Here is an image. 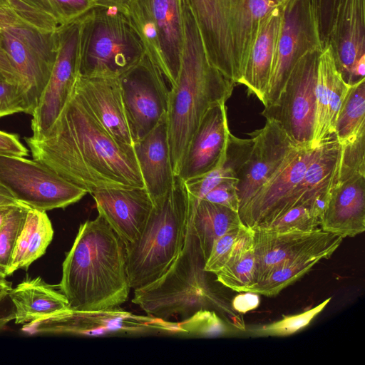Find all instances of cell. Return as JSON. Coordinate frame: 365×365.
Listing matches in <instances>:
<instances>
[{
    "label": "cell",
    "mask_w": 365,
    "mask_h": 365,
    "mask_svg": "<svg viewBox=\"0 0 365 365\" xmlns=\"http://www.w3.org/2000/svg\"><path fill=\"white\" fill-rule=\"evenodd\" d=\"M34 160L88 193L145 187L133 146L118 143L86 106L74 86L41 139L25 138Z\"/></svg>",
    "instance_id": "cell-1"
},
{
    "label": "cell",
    "mask_w": 365,
    "mask_h": 365,
    "mask_svg": "<svg viewBox=\"0 0 365 365\" xmlns=\"http://www.w3.org/2000/svg\"><path fill=\"white\" fill-rule=\"evenodd\" d=\"M58 287L76 310L115 308L127 301L131 288L125 245L99 215L80 225Z\"/></svg>",
    "instance_id": "cell-2"
},
{
    "label": "cell",
    "mask_w": 365,
    "mask_h": 365,
    "mask_svg": "<svg viewBox=\"0 0 365 365\" xmlns=\"http://www.w3.org/2000/svg\"><path fill=\"white\" fill-rule=\"evenodd\" d=\"M183 47L175 83L168 94L166 123L173 172L178 175L189 142L207 110L230 98L235 83L208 60L187 0H181Z\"/></svg>",
    "instance_id": "cell-3"
},
{
    "label": "cell",
    "mask_w": 365,
    "mask_h": 365,
    "mask_svg": "<svg viewBox=\"0 0 365 365\" xmlns=\"http://www.w3.org/2000/svg\"><path fill=\"white\" fill-rule=\"evenodd\" d=\"M210 62L240 84L262 21L274 0H187Z\"/></svg>",
    "instance_id": "cell-4"
},
{
    "label": "cell",
    "mask_w": 365,
    "mask_h": 365,
    "mask_svg": "<svg viewBox=\"0 0 365 365\" xmlns=\"http://www.w3.org/2000/svg\"><path fill=\"white\" fill-rule=\"evenodd\" d=\"M153 203L140 235L125 246L128 277L133 289L163 275L185 242L190 211L184 182L176 175L170 190Z\"/></svg>",
    "instance_id": "cell-5"
},
{
    "label": "cell",
    "mask_w": 365,
    "mask_h": 365,
    "mask_svg": "<svg viewBox=\"0 0 365 365\" xmlns=\"http://www.w3.org/2000/svg\"><path fill=\"white\" fill-rule=\"evenodd\" d=\"M78 75L119 76L145 55L128 13L94 6L78 19Z\"/></svg>",
    "instance_id": "cell-6"
},
{
    "label": "cell",
    "mask_w": 365,
    "mask_h": 365,
    "mask_svg": "<svg viewBox=\"0 0 365 365\" xmlns=\"http://www.w3.org/2000/svg\"><path fill=\"white\" fill-rule=\"evenodd\" d=\"M203 257L190 219L183 247L166 272L154 282L134 289L132 302L148 316L168 320L185 318L214 301L204 270Z\"/></svg>",
    "instance_id": "cell-7"
},
{
    "label": "cell",
    "mask_w": 365,
    "mask_h": 365,
    "mask_svg": "<svg viewBox=\"0 0 365 365\" xmlns=\"http://www.w3.org/2000/svg\"><path fill=\"white\" fill-rule=\"evenodd\" d=\"M29 334H68L89 336L163 334L186 336L180 322L126 312L119 307L101 310L70 307L23 324Z\"/></svg>",
    "instance_id": "cell-8"
},
{
    "label": "cell",
    "mask_w": 365,
    "mask_h": 365,
    "mask_svg": "<svg viewBox=\"0 0 365 365\" xmlns=\"http://www.w3.org/2000/svg\"><path fill=\"white\" fill-rule=\"evenodd\" d=\"M128 15L145 54L170 86L178 76L183 47L181 0H133Z\"/></svg>",
    "instance_id": "cell-9"
},
{
    "label": "cell",
    "mask_w": 365,
    "mask_h": 365,
    "mask_svg": "<svg viewBox=\"0 0 365 365\" xmlns=\"http://www.w3.org/2000/svg\"><path fill=\"white\" fill-rule=\"evenodd\" d=\"M322 48L309 52L297 62L276 101L262 112L266 120L277 123L297 147H312L317 70Z\"/></svg>",
    "instance_id": "cell-10"
},
{
    "label": "cell",
    "mask_w": 365,
    "mask_h": 365,
    "mask_svg": "<svg viewBox=\"0 0 365 365\" xmlns=\"http://www.w3.org/2000/svg\"><path fill=\"white\" fill-rule=\"evenodd\" d=\"M0 183L31 208H65L88 192L43 164L24 157L0 154Z\"/></svg>",
    "instance_id": "cell-11"
},
{
    "label": "cell",
    "mask_w": 365,
    "mask_h": 365,
    "mask_svg": "<svg viewBox=\"0 0 365 365\" xmlns=\"http://www.w3.org/2000/svg\"><path fill=\"white\" fill-rule=\"evenodd\" d=\"M0 44L17 72L27 113L32 115L48 81L57 52V31L45 32L22 24L0 32Z\"/></svg>",
    "instance_id": "cell-12"
},
{
    "label": "cell",
    "mask_w": 365,
    "mask_h": 365,
    "mask_svg": "<svg viewBox=\"0 0 365 365\" xmlns=\"http://www.w3.org/2000/svg\"><path fill=\"white\" fill-rule=\"evenodd\" d=\"M322 47L312 1L283 2L276 56L264 107L276 101L297 62L309 52Z\"/></svg>",
    "instance_id": "cell-13"
},
{
    "label": "cell",
    "mask_w": 365,
    "mask_h": 365,
    "mask_svg": "<svg viewBox=\"0 0 365 365\" xmlns=\"http://www.w3.org/2000/svg\"><path fill=\"white\" fill-rule=\"evenodd\" d=\"M118 78L134 143L153 129L166 115L170 88L165 76L145 53Z\"/></svg>",
    "instance_id": "cell-14"
},
{
    "label": "cell",
    "mask_w": 365,
    "mask_h": 365,
    "mask_svg": "<svg viewBox=\"0 0 365 365\" xmlns=\"http://www.w3.org/2000/svg\"><path fill=\"white\" fill-rule=\"evenodd\" d=\"M78 19L57 31V52L48 81L33 113L31 130L41 139L66 103L78 74Z\"/></svg>",
    "instance_id": "cell-15"
},
{
    "label": "cell",
    "mask_w": 365,
    "mask_h": 365,
    "mask_svg": "<svg viewBox=\"0 0 365 365\" xmlns=\"http://www.w3.org/2000/svg\"><path fill=\"white\" fill-rule=\"evenodd\" d=\"M252 229L257 283L275 268L302 256L325 255L331 257L343 240L321 228L309 232Z\"/></svg>",
    "instance_id": "cell-16"
},
{
    "label": "cell",
    "mask_w": 365,
    "mask_h": 365,
    "mask_svg": "<svg viewBox=\"0 0 365 365\" xmlns=\"http://www.w3.org/2000/svg\"><path fill=\"white\" fill-rule=\"evenodd\" d=\"M249 135L253 140L252 147L237 178L239 210L298 148L282 127L272 120H266L263 128Z\"/></svg>",
    "instance_id": "cell-17"
},
{
    "label": "cell",
    "mask_w": 365,
    "mask_h": 365,
    "mask_svg": "<svg viewBox=\"0 0 365 365\" xmlns=\"http://www.w3.org/2000/svg\"><path fill=\"white\" fill-rule=\"evenodd\" d=\"M317 148L298 147L272 178L255 192L238 210L244 225L264 228L278 218L283 202L302 178Z\"/></svg>",
    "instance_id": "cell-18"
},
{
    "label": "cell",
    "mask_w": 365,
    "mask_h": 365,
    "mask_svg": "<svg viewBox=\"0 0 365 365\" xmlns=\"http://www.w3.org/2000/svg\"><path fill=\"white\" fill-rule=\"evenodd\" d=\"M327 45L347 84L365 78V0L340 1Z\"/></svg>",
    "instance_id": "cell-19"
},
{
    "label": "cell",
    "mask_w": 365,
    "mask_h": 365,
    "mask_svg": "<svg viewBox=\"0 0 365 365\" xmlns=\"http://www.w3.org/2000/svg\"><path fill=\"white\" fill-rule=\"evenodd\" d=\"M341 150L335 135L317 146L302 178L283 202L278 218L298 205L310 207L322 217L330 192L337 183Z\"/></svg>",
    "instance_id": "cell-20"
},
{
    "label": "cell",
    "mask_w": 365,
    "mask_h": 365,
    "mask_svg": "<svg viewBox=\"0 0 365 365\" xmlns=\"http://www.w3.org/2000/svg\"><path fill=\"white\" fill-rule=\"evenodd\" d=\"M230 133L225 102L216 103L193 133L177 176L185 181L215 169L224 155Z\"/></svg>",
    "instance_id": "cell-21"
},
{
    "label": "cell",
    "mask_w": 365,
    "mask_h": 365,
    "mask_svg": "<svg viewBox=\"0 0 365 365\" xmlns=\"http://www.w3.org/2000/svg\"><path fill=\"white\" fill-rule=\"evenodd\" d=\"M74 88L108 133L120 145L133 147L118 77L78 74Z\"/></svg>",
    "instance_id": "cell-22"
},
{
    "label": "cell",
    "mask_w": 365,
    "mask_h": 365,
    "mask_svg": "<svg viewBox=\"0 0 365 365\" xmlns=\"http://www.w3.org/2000/svg\"><path fill=\"white\" fill-rule=\"evenodd\" d=\"M98 215L110 225L125 245L140 235L153 208L145 187L102 188L91 193Z\"/></svg>",
    "instance_id": "cell-23"
},
{
    "label": "cell",
    "mask_w": 365,
    "mask_h": 365,
    "mask_svg": "<svg viewBox=\"0 0 365 365\" xmlns=\"http://www.w3.org/2000/svg\"><path fill=\"white\" fill-rule=\"evenodd\" d=\"M320 228L342 238L364 232L365 175L334 185L322 215Z\"/></svg>",
    "instance_id": "cell-24"
},
{
    "label": "cell",
    "mask_w": 365,
    "mask_h": 365,
    "mask_svg": "<svg viewBox=\"0 0 365 365\" xmlns=\"http://www.w3.org/2000/svg\"><path fill=\"white\" fill-rule=\"evenodd\" d=\"M133 146L144 187L152 201L164 196L176 176L171 163L166 115Z\"/></svg>",
    "instance_id": "cell-25"
},
{
    "label": "cell",
    "mask_w": 365,
    "mask_h": 365,
    "mask_svg": "<svg viewBox=\"0 0 365 365\" xmlns=\"http://www.w3.org/2000/svg\"><path fill=\"white\" fill-rule=\"evenodd\" d=\"M282 4L272 9L262 21L240 81L263 105L276 56Z\"/></svg>",
    "instance_id": "cell-26"
},
{
    "label": "cell",
    "mask_w": 365,
    "mask_h": 365,
    "mask_svg": "<svg viewBox=\"0 0 365 365\" xmlns=\"http://www.w3.org/2000/svg\"><path fill=\"white\" fill-rule=\"evenodd\" d=\"M9 296L17 324L34 322L69 307L59 288L46 283L40 277L19 284L10 290Z\"/></svg>",
    "instance_id": "cell-27"
},
{
    "label": "cell",
    "mask_w": 365,
    "mask_h": 365,
    "mask_svg": "<svg viewBox=\"0 0 365 365\" xmlns=\"http://www.w3.org/2000/svg\"><path fill=\"white\" fill-rule=\"evenodd\" d=\"M253 140L239 138L230 133L224 155L218 165L210 172L184 182L189 209H193L205 195L225 180H236L237 174L247 160Z\"/></svg>",
    "instance_id": "cell-28"
},
{
    "label": "cell",
    "mask_w": 365,
    "mask_h": 365,
    "mask_svg": "<svg viewBox=\"0 0 365 365\" xmlns=\"http://www.w3.org/2000/svg\"><path fill=\"white\" fill-rule=\"evenodd\" d=\"M53 236V230L46 211L30 207L6 269L7 276L17 269H27L43 255Z\"/></svg>",
    "instance_id": "cell-29"
},
{
    "label": "cell",
    "mask_w": 365,
    "mask_h": 365,
    "mask_svg": "<svg viewBox=\"0 0 365 365\" xmlns=\"http://www.w3.org/2000/svg\"><path fill=\"white\" fill-rule=\"evenodd\" d=\"M189 211V219L205 261L218 238L244 225L238 212L204 199Z\"/></svg>",
    "instance_id": "cell-30"
},
{
    "label": "cell",
    "mask_w": 365,
    "mask_h": 365,
    "mask_svg": "<svg viewBox=\"0 0 365 365\" xmlns=\"http://www.w3.org/2000/svg\"><path fill=\"white\" fill-rule=\"evenodd\" d=\"M253 235L252 228L243 227L229 260L215 274L217 282L237 292L257 283Z\"/></svg>",
    "instance_id": "cell-31"
},
{
    "label": "cell",
    "mask_w": 365,
    "mask_h": 365,
    "mask_svg": "<svg viewBox=\"0 0 365 365\" xmlns=\"http://www.w3.org/2000/svg\"><path fill=\"white\" fill-rule=\"evenodd\" d=\"M337 71L329 45L320 51L316 84V113L312 146L317 148L333 135L329 121V102L334 76Z\"/></svg>",
    "instance_id": "cell-32"
},
{
    "label": "cell",
    "mask_w": 365,
    "mask_h": 365,
    "mask_svg": "<svg viewBox=\"0 0 365 365\" xmlns=\"http://www.w3.org/2000/svg\"><path fill=\"white\" fill-rule=\"evenodd\" d=\"M365 132V78L350 86L334 126L340 143Z\"/></svg>",
    "instance_id": "cell-33"
},
{
    "label": "cell",
    "mask_w": 365,
    "mask_h": 365,
    "mask_svg": "<svg viewBox=\"0 0 365 365\" xmlns=\"http://www.w3.org/2000/svg\"><path fill=\"white\" fill-rule=\"evenodd\" d=\"M325 255H309L284 264L270 272L262 280L245 292H250L267 297L278 294L283 289L292 284L323 259Z\"/></svg>",
    "instance_id": "cell-34"
},
{
    "label": "cell",
    "mask_w": 365,
    "mask_h": 365,
    "mask_svg": "<svg viewBox=\"0 0 365 365\" xmlns=\"http://www.w3.org/2000/svg\"><path fill=\"white\" fill-rule=\"evenodd\" d=\"M10 8L26 24L45 32L64 26L49 0H6Z\"/></svg>",
    "instance_id": "cell-35"
},
{
    "label": "cell",
    "mask_w": 365,
    "mask_h": 365,
    "mask_svg": "<svg viewBox=\"0 0 365 365\" xmlns=\"http://www.w3.org/2000/svg\"><path fill=\"white\" fill-rule=\"evenodd\" d=\"M331 298L302 313L283 316L282 319L251 330L257 336H284L293 334L309 324L330 302Z\"/></svg>",
    "instance_id": "cell-36"
},
{
    "label": "cell",
    "mask_w": 365,
    "mask_h": 365,
    "mask_svg": "<svg viewBox=\"0 0 365 365\" xmlns=\"http://www.w3.org/2000/svg\"><path fill=\"white\" fill-rule=\"evenodd\" d=\"M341 145L337 183L354 176L365 175V132Z\"/></svg>",
    "instance_id": "cell-37"
},
{
    "label": "cell",
    "mask_w": 365,
    "mask_h": 365,
    "mask_svg": "<svg viewBox=\"0 0 365 365\" xmlns=\"http://www.w3.org/2000/svg\"><path fill=\"white\" fill-rule=\"evenodd\" d=\"M29 208L21 202L15 205L0 228V265L6 269Z\"/></svg>",
    "instance_id": "cell-38"
},
{
    "label": "cell",
    "mask_w": 365,
    "mask_h": 365,
    "mask_svg": "<svg viewBox=\"0 0 365 365\" xmlns=\"http://www.w3.org/2000/svg\"><path fill=\"white\" fill-rule=\"evenodd\" d=\"M186 335L220 336L229 334L230 328L214 311L200 309L180 322Z\"/></svg>",
    "instance_id": "cell-39"
},
{
    "label": "cell",
    "mask_w": 365,
    "mask_h": 365,
    "mask_svg": "<svg viewBox=\"0 0 365 365\" xmlns=\"http://www.w3.org/2000/svg\"><path fill=\"white\" fill-rule=\"evenodd\" d=\"M320 224L321 217L310 207L298 205L289 210L264 228L277 232H309L319 229Z\"/></svg>",
    "instance_id": "cell-40"
},
{
    "label": "cell",
    "mask_w": 365,
    "mask_h": 365,
    "mask_svg": "<svg viewBox=\"0 0 365 365\" xmlns=\"http://www.w3.org/2000/svg\"><path fill=\"white\" fill-rule=\"evenodd\" d=\"M245 226L227 232L214 242L205 262V271L215 274L226 264Z\"/></svg>",
    "instance_id": "cell-41"
},
{
    "label": "cell",
    "mask_w": 365,
    "mask_h": 365,
    "mask_svg": "<svg viewBox=\"0 0 365 365\" xmlns=\"http://www.w3.org/2000/svg\"><path fill=\"white\" fill-rule=\"evenodd\" d=\"M21 112H28L23 88L18 83L0 78V118Z\"/></svg>",
    "instance_id": "cell-42"
},
{
    "label": "cell",
    "mask_w": 365,
    "mask_h": 365,
    "mask_svg": "<svg viewBox=\"0 0 365 365\" xmlns=\"http://www.w3.org/2000/svg\"><path fill=\"white\" fill-rule=\"evenodd\" d=\"M323 47L328 44L330 32L341 0H312Z\"/></svg>",
    "instance_id": "cell-43"
},
{
    "label": "cell",
    "mask_w": 365,
    "mask_h": 365,
    "mask_svg": "<svg viewBox=\"0 0 365 365\" xmlns=\"http://www.w3.org/2000/svg\"><path fill=\"white\" fill-rule=\"evenodd\" d=\"M49 1L64 25L79 19L95 6L92 0Z\"/></svg>",
    "instance_id": "cell-44"
},
{
    "label": "cell",
    "mask_w": 365,
    "mask_h": 365,
    "mask_svg": "<svg viewBox=\"0 0 365 365\" xmlns=\"http://www.w3.org/2000/svg\"><path fill=\"white\" fill-rule=\"evenodd\" d=\"M236 183V180L222 181L210 190L203 199L238 212L239 199Z\"/></svg>",
    "instance_id": "cell-45"
},
{
    "label": "cell",
    "mask_w": 365,
    "mask_h": 365,
    "mask_svg": "<svg viewBox=\"0 0 365 365\" xmlns=\"http://www.w3.org/2000/svg\"><path fill=\"white\" fill-rule=\"evenodd\" d=\"M0 154L24 157L28 155L29 150L17 135L0 130Z\"/></svg>",
    "instance_id": "cell-46"
},
{
    "label": "cell",
    "mask_w": 365,
    "mask_h": 365,
    "mask_svg": "<svg viewBox=\"0 0 365 365\" xmlns=\"http://www.w3.org/2000/svg\"><path fill=\"white\" fill-rule=\"evenodd\" d=\"M243 292L237 295L232 302L233 309L242 314L255 309L259 304L258 294L250 292Z\"/></svg>",
    "instance_id": "cell-47"
},
{
    "label": "cell",
    "mask_w": 365,
    "mask_h": 365,
    "mask_svg": "<svg viewBox=\"0 0 365 365\" xmlns=\"http://www.w3.org/2000/svg\"><path fill=\"white\" fill-rule=\"evenodd\" d=\"M9 292L0 294V329L15 319L14 307Z\"/></svg>",
    "instance_id": "cell-48"
},
{
    "label": "cell",
    "mask_w": 365,
    "mask_h": 365,
    "mask_svg": "<svg viewBox=\"0 0 365 365\" xmlns=\"http://www.w3.org/2000/svg\"><path fill=\"white\" fill-rule=\"evenodd\" d=\"M0 71L4 76L11 82L20 83L19 76L13 67L9 57L0 44Z\"/></svg>",
    "instance_id": "cell-49"
},
{
    "label": "cell",
    "mask_w": 365,
    "mask_h": 365,
    "mask_svg": "<svg viewBox=\"0 0 365 365\" xmlns=\"http://www.w3.org/2000/svg\"><path fill=\"white\" fill-rule=\"evenodd\" d=\"M22 24L24 23L9 6H0V32L8 27Z\"/></svg>",
    "instance_id": "cell-50"
},
{
    "label": "cell",
    "mask_w": 365,
    "mask_h": 365,
    "mask_svg": "<svg viewBox=\"0 0 365 365\" xmlns=\"http://www.w3.org/2000/svg\"><path fill=\"white\" fill-rule=\"evenodd\" d=\"M133 0H92L95 6L115 7L128 13Z\"/></svg>",
    "instance_id": "cell-51"
},
{
    "label": "cell",
    "mask_w": 365,
    "mask_h": 365,
    "mask_svg": "<svg viewBox=\"0 0 365 365\" xmlns=\"http://www.w3.org/2000/svg\"><path fill=\"white\" fill-rule=\"evenodd\" d=\"M19 202L12 193L0 183V205H16Z\"/></svg>",
    "instance_id": "cell-52"
},
{
    "label": "cell",
    "mask_w": 365,
    "mask_h": 365,
    "mask_svg": "<svg viewBox=\"0 0 365 365\" xmlns=\"http://www.w3.org/2000/svg\"><path fill=\"white\" fill-rule=\"evenodd\" d=\"M14 205H0V228L4 224L8 215L12 210Z\"/></svg>",
    "instance_id": "cell-53"
},
{
    "label": "cell",
    "mask_w": 365,
    "mask_h": 365,
    "mask_svg": "<svg viewBox=\"0 0 365 365\" xmlns=\"http://www.w3.org/2000/svg\"><path fill=\"white\" fill-rule=\"evenodd\" d=\"M11 284L6 279H0V294L6 292H9L11 289Z\"/></svg>",
    "instance_id": "cell-54"
},
{
    "label": "cell",
    "mask_w": 365,
    "mask_h": 365,
    "mask_svg": "<svg viewBox=\"0 0 365 365\" xmlns=\"http://www.w3.org/2000/svg\"><path fill=\"white\" fill-rule=\"evenodd\" d=\"M6 269L0 265V279H6Z\"/></svg>",
    "instance_id": "cell-55"
},
{
    "label": "cell",
    "mask_w": 365,
    "mask_h": 365,
    "mask_svg": "<svg viewBox=\"0 0 365 365\" xmlns=\"http://www.w3.org/2000/svg\"><path fill=\"white\" fill-rule=\"evenodd\" d=\"M0 6H9V5L6 0H0Z\"/></svg>",
    "instance_id": "cell-56"
},
{
    "label": "cell",
    "mask_w": 365,
    "mask_h": 365,
    "mask_svg": "<svg viewBox=\"0 0 365 365\" xmlns=\"http://www.w3.org/2000/svg\"><path fill=\"white\" fill-rule=\"evenodd\" d=\"M274 1H276L277 3H278V4H280V3H283V2H284V1H287V0H274Z\"/></svg>",
    "instance_id": "cell-57"
},
{
    "label": "cell",
    "mask_w": 365,
    "mask_h": 365,
    "mask_svg": "<svg viewBox=\"0 0 365 365\" xmlns=\"http://www.w3.org/2000/svg\"><path fill=\"white\" fill-rule=\"evenodd\" d=\"M0 78H6L0 71ZM9 81V80H8Z\"/></svg>",
    "instance_id": "cell-58"
}]
</instances>
